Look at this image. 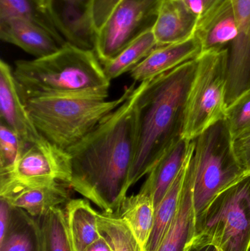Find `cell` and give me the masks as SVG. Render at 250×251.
Segmentation results:
<instances>
[{"instance_id": "6da1fadb", "label": "cell", "mask_w": 250, "mask_h": 251, "mask_svg": "<svg viewBox=\"0 0 250 251\" xmlns=\"http://www.w3.org/2000/svg\"><path fill=\"white\" fill-rule=\"evenodd\" d=\"M150 81L140 82L126 101L67 151L70 187L104 213L117 215L130 189L137 149V101Z\"/></svg>"}, {"instance_id": "7a4b0ae2", "label": "cell", "mask_w": 250, "mask_h": 251, "mask_svg": "<svg viewBox=\"0 0 250 251\" xmlns=\"http://www.w3.org/2000/svg\"><path fill=\"white\" fill-rule=\"evenodd\" d=\"M196 68V59L186 62L150 81L139 96L137 149L129 177L130 188L183 138Z\"/></svg>"}, {"instance_id": "3957f363", "label": "cell", "mask_w": 250, "mask_h": 251, "mask_svg": "<svg viewBox=\"0 0 250 251\" xmlns=\"http://www.w3.org/2000/svg\"><path fill=\"white\" fill-rule=\"evenodd\" d=\"M13 72L23 101L43 96H109L111 82L95 51L68 43L46 57L16 60Z\"/></svg>"}, {"instance_id": "277c9868", "label": "cell", "mask_w": 250, "mask_h": 251, "mask_svg": "<svg viewBox=\"0 0 250 251\" xmlns=\"http://www.w3.org/2000/svg\"><path fill=\"white\" fill-rule=\"evenodd\" d=\"M135 88V82L110 101L104 94H80L43 96L23 103L40 134L67 151L126 101Z\"/></svg>"}, {"instance_id": "5b68a950", "label": "cell", "mask_w": 250, "mask_h": 251, "mask_svg": "<svg viewBox=\"0 0 250 251\" xmlns=\"http://www.w3.org/2000/svg\"><path fill=\"white\" fill-rule=\"evenodd\" d=\"M193 199L196 216L222 192L249 174L239 163L225 117L194 139Z\"/></svg>"}, {"instance_id": "8992f818", "label": "cell", "mask_w": 250, "mask_h": 251, "mask_svg": "<svg viewBox=\"0 0 250 251\" xmlns=\"http://www.w3.org/2000/svg\"><path fill=\"white\" fill-rule=\"evenodd\" d=\"M195 234L221 251L250 249V173L219 194L196 216Z\"/></svg>"}, {"instance_id": "52a82bcc", "label": "cell", "mask_w": 250, "mask_h": 251, "mask_svg": "<svg viewBox=\"0 0 250 251\" xmlns=\"http://www.w3.org/2000/svg\"><path fill=\"white\" fill-rule=\"evenodd\" d=\"M196 61L183 134L189 140L225 117L227 48L203 51Z\"/></svg>"}, {"instance_id": "ba28073f", "label": "cell", "mask_w": 250, "mask_h": 251, "mask_svg": "<svg viewBox=\"0 0 250 251\" xmlns=\"http://www.w3.org/2000/svg\"><path fill=\"white\" fill-rule=\"evenodd\" d=\"M161 0H123L97 32L95 51L101 63L152 29Z\"/></svg>"}, {"instance_id": "9c48e42d", "label": "cell", "mask_w": 250, "mask_h": 251, "mask_svg": "<svg viewBox=\"0 0 250 251\" xmlns=\"http://www.w3.org/2000/svg\"><path fill=\"white\" fill-rule=\"evenodd\" d=\"M0 176L23 184L63 182L70 184L71 166L68 153L45 140L25 148L11 171Z\"/></svg>"}, {"instance_id": "30bf717a", "label": "cell", "mask_w": 250, "mask_h": 251, "mask_svg": "<svg viewBox=\"0 0 250 251\" xmlns=\"http://www.w3.org/2000/svg\"><path fill=\"white\" fill-rule=\"evenodd\" d=\"M237 33L227 47L226 109L250 91V0H232Z\"/></svg>"}, {"instance_id": "8fae6325", "label": "cell", "mask_w": 250, "mask_h": 251, "mask_svg": "<svg viewBox=\"0 0 250 251\" xmlns=\"http://www.w3.org/2000/svg\"><path fill=\"white\" fill-rule=\"evenodd\" d=\"M70 184L63 182L23 184L0 176V198L12 206L23 209L35 218L71 200Z\"/></svg>"}, {"instance_id": "7c38bea8", "label": "cell", "mask_w": 250, "mask_h": 251, "mask_svg": "<svg viewBox=\"0 0 250 251\" xmlns=\"http://www.w3.org/2000/svg\"><path fill=\"white\" fill-rule=\"evenodd\" d=\"M0 116L1 123L16 131L26 146L47 140L40 134L28 113L19 94L13 69L3 60L0 61Z\"/></svg>"}, {"instance_id": "4fadbf2b", "label": "cell", "mask_w": 250, "mask_h": 251, "mask_svg": "<svg viewBox=\"0 0 250 251\" xmlns=\"http://www.w3.org/2000/svg\"><path fill=\"white\" fill-rule=\"evenodd\" d=\"M50 7L57 28L66 42L94 51L97 32L91 7L68 0H51Z\"/></svg>"}, {"instance_id": "5bb4252c", "label": "cell", "mask_w": 250, "mask_h": 251, "mask_svg": "<svg viewBox=\"0 0 250 251\" xmlns=\"http://www.w3.org/2000/svg\"><path fill=\"white\" fill-rule=\"evenodd\" d=\"M203 52L202 45L196 35L176 44L160 46L130 72L135 82L152 80L154 78L198 58Z\"/></svg>"}, {"instance_id": "9a60e30c", "label": "cell", "mask_w": 250, "mask_h": 251, "mask_svg": "<svg viewBox=\"0 0 250 251\" xmlns=\"http://www.w3.org/2000/svg\"><path fill=\"white\" fill-rule=\"evenodd\" d=\"M0 38L35 58L50 55L61 47L44 28L19 18L0 19Z\"/></svg>"}, {"instance_id": "2e32d148", "label": "cell", "mask_w": 250, "mask_h": 251, "mask_svg": "<svg viewBox=\"0 0 250 251\" xmlns=\"http://www.w3.org/2000/svg\"><path fill=\"white\" fill-rule=\"evenodd\" d=\"M192 157L186 170L176 215L157 251H183L195 236L196 213L194 205Z\"/></svg>"}, {"instance_id": "e0dca14e", "label": "cell", "mask_w": 250, "mask_h": 251, "mask_svg": "<svg viewBox=\"0 0 250 251\" xmlns=\"http://www.w3.org/2000/svg\"><path fill=\"white\" fill-rule=\"evenodd\" d=\"M194 147L193 140L183 137L167 151L147 175L140 190L151 195L155 208L183 169Z\"/></svg>"}, {"instance_id": "ac0fdd59", "label": "cell", "mask_w": 250, "mask_h": 251, "mask_svg": "<svg viewBox=\"0 0 250 251\" xmlns=\"http://www.w3.org/2000/svg\"><path fill=\"white\" fill-rule=\"evenodd\" d=\"M197 25L196 18L182 0H161L152 30L160 47L191 38Z\"/></svg>"}, {"instance_id": "d6986e66", "label": "cell", "mask_w": 250, "mask_h": 251, "mask_svg": "<svg viewBox=\"0 0 250 251\" xmlns=\"http://www.w3.org/2000/svg\"><path fill=\"white\" fill-rule=\"evenodd\" d=\"M237 33V21L232 0H223L218 6L198 22L195 35L203 51L229 47Z\"/></svg>"}, {"instance_id": "ffe728a7", "label": "cell", "mask_w": 250, "mask_h": 251, "mask_svg": "<svg viewBox=\"0 0 250 251\" xmlns=\"http://www.w3.org/2000/svg\"><path fill=\"white\" fill-rule=\"evenodd\" d=\"M68 232L73 251H85L102 237L98 215L88 199H71L65 205Z\"/></svg>"}, {"instance_id": "44dd1931", "label": "cell", "mask_w": 250, "mask_h": 251, "mask_svg": "<svg viewBox=\"0 0 250 251\" xmlns=\"http://www.w3.org/2000/svg\"><path fill=\"white\" fill-rule=\"evenodd\" d=\"M0 251H44L39 218L14 206L10 227L0 240Z\"/></svg>"}, {"instance_id": "7402d4cb", "label": "cell", "mask_w": 250, "mask_h": 251, "mask_svg": "<svg viewBox=\"0 0 250 251\" xmlns=\"http://www.w3.org/2000/svg\"><path fill=\"white\" fill-rule=\"evenodd\" d=\"M115 215L129 226L145 251L151 237L155 215V205L151 195L140 190L136 194L126 196Z\"/></svg>"}, {"instance_id": "603a6c76", "label": "cell", "mask_w": 250, "mask_h": 251, "mask_svg": "<svg viewBox=\"0 0 250 251\" xmlns=\"http://www.w3.org/2000/svg\"><path fill=\"white\" fill-rule=\"evenodd\" d=\"M9 17L24 19L41 26L60 47L67 43L57 28L48 0H0V19Z\"/></svg>"}, {"instance_id": "cb8c5ba5", "label": "cell", "mask_w": 250, "mask_h": 251, "mask_svg": "<svg viewBox=\"0 0 250 251\" xmlns=\"http://www.w3.org/2000/svg\"><path fill=\"white\" fill-rule=\"evenodd\" d=\"M193 151L194 149L189 155L183 169L182 170L162 200L155 208L154 226H153L151 237L148 240L145 251L158 250L172 221L174 218L178 206H179V201H180L186 170Z\"/></svg>"}, {"instance_id": "d4e9b609", "label": "cell", "mask_w": 250, "mask_h": 251, "mask_svg": "<svg viewBox=\"0 0 250 251\" xmlns=\"http://www.w3.org/2000/svg\"><path fill=\"white\" fill-rule=\"evenodd\" d=\"M158 47L152 29L146 31L126 46L117 55L101 63L106 76L111 82L127 72L130 73Z\"/></svg>"}, {"instance_id": "484cf974", "label": "cell", "mask_w": 250, "mask_h": 251, "mask_svg": "<svg viewBox=\"0 0 250 251\" xmlns=\"http://www.w3.org/2000/svg\"><path fill=\"white\" fill-rule=\"evenodd\" d=\"M39 219L44 251H73L68 232L64 209L61 206L52 208Z\"/></svg>"}, {"instance_id": "4316f807", "label": "cell", "mask_w": 250, "mask_h": 251, "mask_svg": "<svg viewBox=\"0 0 250 251\" xmlns=\"http://www.w3.org/2000/svg\"><path fill=\"white\" fill-rule=\"evenodd\" d=\"M98 226L113 251H143L129 226L117 215L99 212Z\"/></svg>"}, {"instance_id": "83f0119b", "label": "cell", "mask_w": 250, "mask_h": 251, "mask_svg": "<svg viewBox=\"0 0 250 251\" xmlns=\"http://www.w3.org/2000/svg\"><path fill=\"white\" fill-rule=\"evenodd\" d=\"M225 120L233 141L250 135V91L226 109Z\"/></svg>"}, {"instance_id": "f1b7e54d", "label": "cell", "mask_w": 250, "mask_h": 251, "mask_svg": "<svg viewBox=\"0 0 250 251\" xmlns=\"http://www.w3.org/2000/svg\"><path fill=\"white\" fill-rule=\"evenodd\" d=\"M26 145L19 134L7 125H0V174L13 169Z\"/></svg>"}, {"instance_id": "f546056e", "label": "cell", "mask_w": 250, "mask_h": 251, "mask_svg": "<svg viewBox=\"0 0 250 251\" xmlns=\"http://www.w3.org/2000/svg\"><path fill=\"white\" fill-rule=\"evenodd\" d=\"M123 1V0H91V16L97 32Z\"/></svg>"}, {"instance_id": "4dcf8cb0", "label": "cell", "mask_w": 250, "mask_h": 251, "mask_svg": "<svg viewBox=\"0 0 250 251\" xmlns=\"http://www.w3.org/2000/svg\"><path fill=\"white\" fill-rule=\"evenodd\" d=\"M182 1L189 11L196 18L198 22L214 10L223 0H182Z\"/></svg>"}, {"instance_id": "1f68e13d", "label": "cell", "mask_w": 250, "mask_h": 251, "mask_svg": "<svg viewBox=\"0 0 250 251\" xmlns=\"http://www.w3.org/2000/svg\"><path fill=\"white\" fill-rule=\"evenodd\" d=\"M233 149L240 165L250 171V135L233 141Z\"/></svg>"}, {"instance_id": "d6a6232c", "label": "cell", "mask_w": 250, "mask_h": 251, "mask_svg": "<svg viewBox=\"0 0 250 251\" xmlns=\"http://www.w3.org/2000/svg\"><path fill=\"white\" fill-rule=\"evenodd\" d=\"M13 207L5 199L0 198V240L4 238L10 227Z\"/></svg>"}, {"instance_id": "836d02e7", "label": "cell", "mask_w": 250, "mask_h": 251, "mask_svg": "<svg viewBox=\"0 0 250 251\" xmlns=\"http://www.w3.org/2000/svg\"><path fill=\"white\" fill-rule=\"evenodd\" d=\"M183 251H221L202 234H195Z\"/></svg>"}, {"instance_id": "e575fe53", "label": "cell", "mask_w": 250, "mask_h": 251, "mask_svg": "<svg viewBox=\"0 0 250 251\" xmlns=\"http://www.w3.org/2000/svg\"><path fill=\"white\" fill-rule=\"evenodd\" d=\"M85 251H113V249L107 239L102 234L101 239L90 246Z\"/></svg>"}, {"instance_id": "d590c367", "label": "cell", "mask_w": 250, "mask_h": 251, "mask_svg": "<svg viewBox=\"0 0 250 251\" xmlns=\"http://www.w3.org/2000/svg\"><path fill=\"white\" fill-rule=\"evenodd\" d=\"M68 1H74V2L80 3L85 5L91 7V0H68Z\"/></svg>"}, {"instance_id": "8d00e7d4", "label": "cell", "mask_w": 250, "mask_h": 251, "mask_svg": "<svg viewBox=\"0 0 250 251\" xmlns=\"http://www.w3.org/2000/svg\"><path fill=\"white\" fill-rule=\"evenodd\" d=\"M48 1H49V3H50V1H51V0H48Z\"/></svg>"}, {"instance_id": "74e56055", "label": "cell", "mask_w": 250, "mask_h": 251, "mask_svg": "<svg viewBox=\"0 0 250 251\" xmlns=\"http://www.w3.org/2000/svg\"></svg>"}]
</instances>
